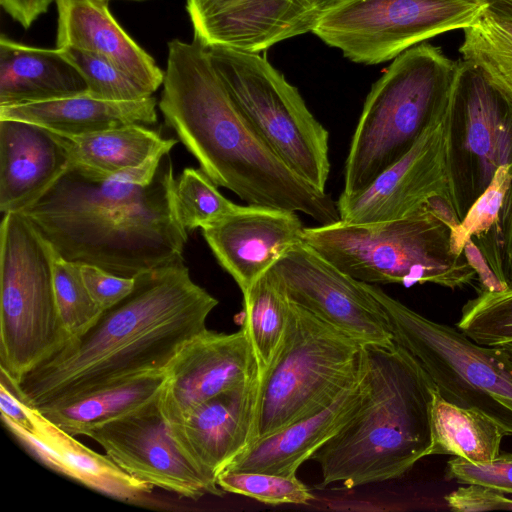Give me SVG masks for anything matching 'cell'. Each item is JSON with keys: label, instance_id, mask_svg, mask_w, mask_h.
Instances as JSON below:
<instances>
[{"label": "cell", "instance_id": "6da1fadb", "mask_svg": "<svg viewBox=\"0 0 512 512\" xmlns=\"http://www.w3.org/2000/svg\"><path fill=\"white\" fill-rule=\"evenodd\" d=\"M134 280L124 299L19 383L4 375L26 405L43 411L136 376L166 372L186 343L207 329L219 303L192 280L184 260Z\"/></svg>", "mask_w": 512, "mask_h": 512}, {"label": "cell", "instance_id": "7a4b0ae2", "mask_svg": "<svg viewBox=\"0 0 512 512\" xmlns=\"http://www.w3.org/2000/svg\"><path fill=\"white\" fill-rule=\"evenodd\" d=\"M176 180L168 154L146 185L95 178L68 166L19 213L59 257L134 278L184 260L188 231L177 212Z\"/></svg>", "mask_w": 512, "mask_h": 512}, {"label": "cell", "instance_id": "3957f363", "mask_svg": "<svg viewBox=\"0 0 512 512\" xmlns=\"http://www.w3.org/2000/svg\"><path fill=\"white\" fill-rule=\"evenodd\" d=\"M158 107L165 123L218 187L248 205L303 213L320 223L340 220L337 203L282 163L240 112L203 43H168Z\"/></svg>", "mask_w": 512, "mask_h": 512}, {"label": "cell", "instance_id": "277c9868", "mask_svg": "<svg viewBox=\"0 0 512 512\" xmlns=\"http://www.w3.org/2000/svg\"><path fill=\"white\" fill-rule=\"evenodd\" d=\"M365 349L361 405L311 458L320 466L322 488L396 479L429 456L435 384L400 345Z\"/></svg>", "mask_w": 512, "mask_h": 512}, {"label": "cell", "instance_id": "5b68a950", "mask_svg": "<svg viewBox=\"0 0 512 512\" xmlns=\"http://www.w3.org/2000/svg\"><path fill=\"white\" fill-rule=\"evenodd\" d=\"M455 62L429 43L398 55L372 85L351 139L340 196L372 183L403 157L448 106Z\"/></svg>", "mask_w": 512, "mask_h": 512}, {"label": "cell", "instance_id": "8992f818", "mask_svg": "<svg viewBox=\"0 0 512 512\" xmlns=\"http://www.w3.org/2000/svg\"><path fill=\"white\" fill-rule=\"evenodd\" d=\"M303 241L343 272L369 284L433 283L457 289L477 276L465 254L456 252L447 220L426 205L390 221L339 220L305 227Z\"/></svg>", "mask_w": 512, "mask_h": 512}, {"label": "cell", "instance_id": "52a82bcc", "mask_svg": "<svg viewBox=\"0 0 512 512\" xmlns=\"http://www.w3.org/2000/svg\"><path fill=\"white\" fill-rule=\"evenodd\" d=\"M365 365L364 345L291 302L279 349L259 375L255 441L329 406Z\"/></svg>", "mask_w": 512, "mask_h": 512}, {"label": "cell", "instance_id": "ba28073f", "mask_svg": "<svg viewBox=\"0 0 512 512\" xmlns=\"http://www.w3.org/2000/svg\"><path fill=\"white\" fill-rule=\"evenodd\" d=\"M55 252L21 213L0 225V370L12 384L58 351L71 336L59 316Z\"/></svg>", "mask_w": 512, "mask_h": 512}, {"label": "cell", "instance_id": "9c48e42d", "mask_svg": "<svg viewBox=\"0 0 512 512\" xmlns=\"http://www.w3.org/2000/svg\"><path fill=\"white\" fill-rule=\"evenodd\" d=\"M387 316L394 342L422 366L439 394L473 408L512 435V358L502 346L473 341L458 328L435 322L364 282Z\"/></svg>", "mask_w": 512, "mask_h": 512}, {"label": "cell", "instance_id": "30bf717a", "mask_svg": "<svg viewBox=\"0 0 512 512\" xmlns=\"http://www.w3.org/2000/svg\"><path fill=\"white\" fill-rule=\"evenodd\" d=\"M204 46L230 97L272 153L302 180L326 192L329 132L298 89L259 53Z\"/></svg>", "mask_w": 512, "mask_h": 512}, {"label": "cell", "instance_id": "8fae6325", "mask_svg": "<svg viewBox=\"0 0 512 512\" xmlns=\"http://www.w3.org/2000/svg\"><path fill=\"white\" fill-rule=\"evenodd\" d=\"M501 167L512 169V93L462 59L446 111L448 193L460 222Z\"/></svg>", "mask_w": 512, "mask_h": 512}, {"label": "cell", "instance_id": "7c38bea8", "mask_svg": "<svg viewBox=\"0 0 512 512\" xmlns=\"http://www.w3.org/2000/svg\"><path fill=\"white\" fill-rule=\"evenodd\" d=\"M482 0H341L312 29L355 63L375 65L448 31L473 25Z\"/></svg>", "mask_w": 512, "mask_h": 512}, {"label": "cell", "instance_id": "4fadbf2b", "mask_svg": "<svg viewBox=\"0 0 512 512\" xmlns=\"http://www.w3.org/2000/svg\"><path fill=\"white\" fill-rule=\"evenodd\" d=\"M289 300L364 346L395 345L387 316L364 282L337 268L304 241L271 268Z\"/></svg>", "mask_w": 512, "mask_h": 512}, {"label": "cell", "instance_id": "5bb4252c", "mask_svg": "<svg viewBox=\"0 0 512 512\" xmlns=\"http://www.w3.org/2000/svg\"><path fill=\"white\" fill-rule=\"evenodd\" d=\"M160 395L82 435L100 444L108 457L139 481L192 500L206 494L222 496L225 492L199 471L176 440Z\"/></svg>", "mask_w": 512, "mask_h": 512}, {"label": "cell", "instance_id": "9a60e30c", "mask_svg": "<svg viewBox=\"0 0 512 512\" xmlns=\"http://www.w3.org/2000/svg\"><path fill=\"white\" fill-rule=\"evenodd\" d=\"M446 111L427 127L403 157L365 189L351 196H339L336 203L342 222L369 224L390 221L416 212L433 197L442 196L450 201L446 168Z\"/></svg>", "mask_w": 512, "mask_h": 512}, {"label": "cell", "instance_id": "2e32d148", "mask_svg": "<svg viewBox=\"0 0 512 512\" xmlns=\"http://www.w3.org/2000/svg\"><path fill=\"white\" fill-rule=\"evenodd\" d=\"M160 395L170 424L202 402L259 376L246 327L233 333L204 330L180 350L166 370Z\"/></svg>", "mask_w": 512, "mask_h": 512}, {"label": "cell", "instance_id": "e0dca14e", "mask_svg": "<svg viewBox=\"0 0 512 512\" xmlns=\"http://www.w3.org/2000/svg\"><path fill=\"white\" fill-rule=\"evenodd\" d=\"M186 10L204 45L252 53L312 32L321 14L308 0H187Z\"/></svg>", "mask_w": 512, "mask_h": 512}, {"label": "cell", "instance_id": "ac0fdd59", "mask_svg": "<svg viewBox=\"0 0 512 512\" xmlns=\"http://www.w3.org/2000/svg\"><path fill=\"white\" fill-rule=\"evenodd\" d=\"M304 228L296 212L247 204L201 231L219 265L244 293L303 241Z\"/></svg>", "mask_w": 512, "mask_h": 512}, {"label": "cell", "instance_id": "d6986e66", "mask_svg": "<svg viewBox=\"0 0 512 512\" xmlns=\"http://www.w3.org/2000/svg\"><path fill=\"white\" fill-rule=\"evenodd\" d=\"M259 382L258 376L226 390L170 424L186 455L214 484L217 476L255 441Z\"/></svg>", "mask_w": 512, "mask_h": 512}, {"label": "cell", "instance_id": "ffe728a7", "mask_svg": "<svg viewBox=\"0 0 512 512\" xmlns=\"http://www.w3.org/2000/svg\"><path fill=\"white\" fill-rule=\"evenodd\" d=\"M59 135L39 125L0 119V212H20L68 168Z\"/></svg>", "mask_w": 512, "mask_h": 512}, {"label": "cell", "instance_id": "44dd1931", "mask_svg": "<svg viewBox=\"0 0 512 512\" xmlns=\"http://www.w3.org/2000/svg\"><path fill=\"white\" fill-rule=\"evenodd\" d=\"M57 47L96 54L118 67L151 95L163 85L164 71L109 11L107 0H55Z\"/></svg>", "mask_w": 512, "mask_h": 512}, {"label": "cell", "instance_id": "7402d4cb", "mask_svg": "<svg viewBox=\"0 0 512 512\" xmlns=\"http://www.w3.org/2000/svg\"><path fill=\"white\" fill-rule=\"evenodd\" d=\"M363 376L320 412L253 442L226 469L296 475L298 468L359 409L364 392Z\"/></svg>", "mask_w": 512, "mask_h": 512}, {"label": "cell", "instance_id": "603a6c76", "mask_svg": "<svg viewBox=\"0 0 512 512\" xmlns=\"http://www.w3.org/2000/svg\"><path fill=\"white\" fill-rule=\"evenodd\" d=\"M87 93V84L62 49L0 37V107L51 101Z\"/></svg>", "mask_w": 512, "mask_h": 512}, {"label": "cell", "instance_id": "cb8c5ba5", "mask_svg": "<svg viewBox=\"0 0 512 512\" xmlns=\"http://www.w3.org/2000/svg\"><path fill=\"white\" fill-rule=\"evenodd\" d=\"M157 100L110 101L87 93L51 101L0 107V119L39 125L63 137H75L126 124L154 125Z\"/></svg>", "mask_w": 512, "mask_h": 512}, {"label": "cell", "instance_id": "d4e9b609", "mask_svg": "<svg viewBox=\"0 0 512 512\" xmlns=\"http://www.w3.org/2000/svg\"><path fill=\"white\" fill-rule=\"evenodd\" d=\"M60 138L68 154V166L101 179L136 168L158 153H169L177 143L173 138H162L143 124Z\"/></svg>", "mask_w": 512, "mask_h": 512}, {"label": "cell", "instance_id": "484cf974", "mask_svg": "<svg viewBox=\"0 0 512 512\" xmlns=\"http://www.w3.org/2000/svg\"><path fill=\"white\" fill-rule=\"evenodd\" d=\"M166 380V372L143 374L38 412L66 433L78 436L155 398Z\"/></svg>", "mask_w": 512, "mask_h": 512}, {"label": "cell", "instance_id": "4316f807", "mask_svg": "<svg viewBox=\"0 0 512 512\" xmlns=\"http://www.w3.org/2000/svg\"><path fill=\"white\" fill-rule=\"evenodd\" d=\"M431 447L429 456L449 455L473 463L494 460L505 436L490 417L473 408H464L433 393L430 413Z\"/></svg>", "mask_w": 512, "mask_h": 512}, {"label": "cell", "instance_id": "83f0119b", "mask_svg": "<svg viewBox=\"0 0 512 512\" xmlns=\"http://www.w3.org/2000/svg\"><path fill=\"white\" fill-rule=\"evenodd\" d=\"M33 409V408H32ZM34 410L37 434L61 455L65 476L122 502H137L150 494L153 486L130 476L110 457L101 455Z\"/></svg>", "mask_w": 512, "mask_h": 512}, {"label": "cell", "instance_id": "f1b7e54d", "mask_svg": "<svg viewBox=\"0 0 512 512\" xmlns=\"http://www.w3.org/2000/svg\"><path fill=\"white\" fill-rule=\"evenodd\" d=\"M243 294L244 323L259 367V375L270 366L282 342L291 302L269 269Z\"/></svg>", "mask_w": 512, "mask_h": 512}, {"label": "cell", "instance_id": "f546056e", "mask_svg": "<svg viewBox=\"0 0 512 512\" xmlns=\"http://www.w3.org/2000/svg\"><path fill=\"white\" fill-rule=\"evenodd\" d=\"M459 52L512 93V19L488 9L464 30Z\"/></svg>", "mask_w": 512, "mask_h": 512}, {"label": "cell", "instance_id": "4dcf8cb0", "mask_svg": "<svg viewBox=\"0 0 512 512\" xmlns=\"http://www.w3.org/2000/svg\"><path fill=\"white\" fill-rule=\"evenodd\" d=\"M456 326L481 345L512 343V287L498 291L481 289L463 306Z\"/></svg>", "mask_w": 512, "mask_h": 512}, {"label": "cell", "instance_id": "1f68e13d", "mask_svg": "<svg viewBox=\"0 0 512 512\" xmlns=\"http://www.w3.org/2000/svg\"><path fill=\"white\" fill-rule=\"evenodd\" d=\"M175 198L179 219L188 232L206 227L239 207L224 197L201 169L193 167L185 168L177 178Z\"/></svg>", "mask_w": 512, "mask_h": 512}, {"label": "cell", "instance_id": "d6a6232c", "mask_svg": "<svg viewBox=\"0 0 512 512\" xmlns=\"http://www.w3.org/2000/svg\"><path fill=\"white\" fill-rule=\"evenodd\" d=\"M53 279L62 324L71 338L81 335L96 322L103 309L91 297L80 264L67 261L55 253Z\"/></svg>", "mask_w": 512, "mask_h": 512}, {"label": "cell", "instance_id": "836d02e7", "mask_svg": "<svg viewBox=\"0 0 512 512\" xmlns=\"http://www.w3.org/2000/svg\"><path fill=\"white\" fill-rule=\"evenodd\" d=\"M217 484L224 492L243 495L270 505H307L315 499L296 475L226 469L217 476Z\"/></svg>", "mask_w": 512, "mask_h": 512}, {"label": "cell", "instance_id": "e575fe53", "mask_svg": "<svg viewBox=\"0 0 512 512\" xmlns=\"http://www.w3.org/2000/svg\"><path fill=\"white\" fill-rule=\"evenodd\" d=\"M60 49L82 74L87 84L88 95L110 101H135L152 96L143 86L108 60L72 47Z\"/></svg>", "mask_w": 512, "mask_h": 512}, {"label": "cell", "instance_id": "d590c367", "mask_svg": "<svg viewBox=\"0 0 512 512\" xmlns=\"http://www.w3.org/2000/svg\"><path fill=\"white\" fill-rule=\"evenodd\" d=\"M444 477L461 484H478L503 493L512 494V453H499L492 461L473 463L451 457Z\"/></svg>", "mask_w": 512, "mask_h": 512}, {"label": "cell", "instance_id": "8d00e7d4", "mask_svg": "<svg viewBox=\"0 0 512 512\" xmlns=\"http://www.w3.org/2000/svg\"><path fill=\"white\" fill-rule=\"evenodd\" d=\"M80 267L91 297L103 310L124 299L134 287V278L120 277L92 265Z\"/></svg>", "mask_w": 512, "mask_h": 512}, {"label": "cell", "instance_id": "74e56055", "mask_svg": "<svg viewBox=\"0 0 512 512\" xmlns=\"http://www.w3.org/2000/svg\"><path fill=\"white\" fill-rule=\"evenodd\" d=\"M447 506L458 512L512 510L505 493L478 484H467L445 496Z\"/></svg>", "mask_w": 512, "mask_h": 512}, {"label": "cell", "instance_id": "f35d334b", "mask_svg": "<svg viewBox=\"0 0 512 512\" xmlns=\"http://www.w3.org/2000/svg\"><path fill=\"white\" fill-rule=\"evenodd\" d=\"M473 239L486 262L512 245V173L495 223L486 233Z\"/></svg>", "mask_w": 512, "mask_h": 512}, {"label": "cell", "instance_id": "ab89813d", "mask_svg": "<svg viewBox=\"0 0 512 512\" xmlns=\"http://www.w3.org/2000/svg\"><path fill=\"white\" fill-rule=\"evenodd\" d=\"M1 419L4 426L33 457L47 468L65 476V467L60 453L44 437L4 416H1Z\"/></svg>", "mask_w": 512, "mask_h": 512}, {"label": "cell", "instance_id": "60d3db41", "mask_svg": "<svg viewBox=\"0 0 512 512\" xmlns=\"http://www.w3.org/2000/svg\"><path fill=\"white\" fill-rule=\"evenodd\" d=\"M0 410L1 416L37 434L34 410L17 396L2 374L0 380Z\"/></svg>", "mask_w": 512, "mask_h": 512}, {"label": "cell", "instance_id": "b9f144b4", "mask_svg": "<svg viewBox=\"0 0 512 512\" xmlns=\"http://www.w3.org/2000/svg\"><path fill=\"white\" fill-rule=\"evenodd\" d=\"M53 0H0L4 11L23 28H29L45 14Z\"/></svg>", "mask_w": 512, "mask_h": 512}, {"label": "cell", "instance_id": "7bdbcfd3", "mask_svg": "<svg viewBox=\"0 0 512 512\" xmlns=\"http://www.w3.org/2000/svg\"><path fill=\"white\" fill-rule=\"evenodd\" d=\"M492 267L498 279L512 287V245L493 258Z\"/></svg>", "mask_w": 512, "mask_h": 512}, {"label": "cell", "instance_id": "ee69618b", "mask_svg": "<svg viewBox=\"0 0 512 512\" xmlns=\"http://www.w3.org/2000/svg\"><path fill=\"white\" fill-rule=\"evenodd\" d=\"M487 4V9L512 19V0H482Z\"/></svg>", "mask_w": 512, "mask_h": 512}, {"label": "cell", "instance_id": "f6af8a7d", "mask_svg": "<svg viewBox=\"0 0 512 512\" xmlns=\"http://www.w3.org/2000/svg\"><path fill=\"white\" fill-rule=\"evenodd\" d=\"M310 4L320 13L327 11L341 0H308Z\"/></svg>", "mask_w": 512, "mask_h": 512}, {"label": "cell", "instance_id": "bcb514c9", "mask_svg": "<svg viewBox=\"0 0 512 512\" xmlns=\"http://www.w3.org/2000/svg\"><path fill=\"white\" fill-rule=\"evenodd\" d=\"M502 347L508 352L512 358V343L504 344Z\"/></svg>", "mask_w": 512, "mask_h": 512}, {"label": "cell", "instance_id": "7dc6e473", "mask_svg": "<svg viewBox=\"0 0 512 512\" xmlns=\"http://www.w3.org/2000/svg\"><path fill=\"white\" fill-rule=\"evenodd\" d=\"M107 1H109V0H107Z\"/></svg>", "mask_w": 512, "mask_h": 512}]
</instances>
